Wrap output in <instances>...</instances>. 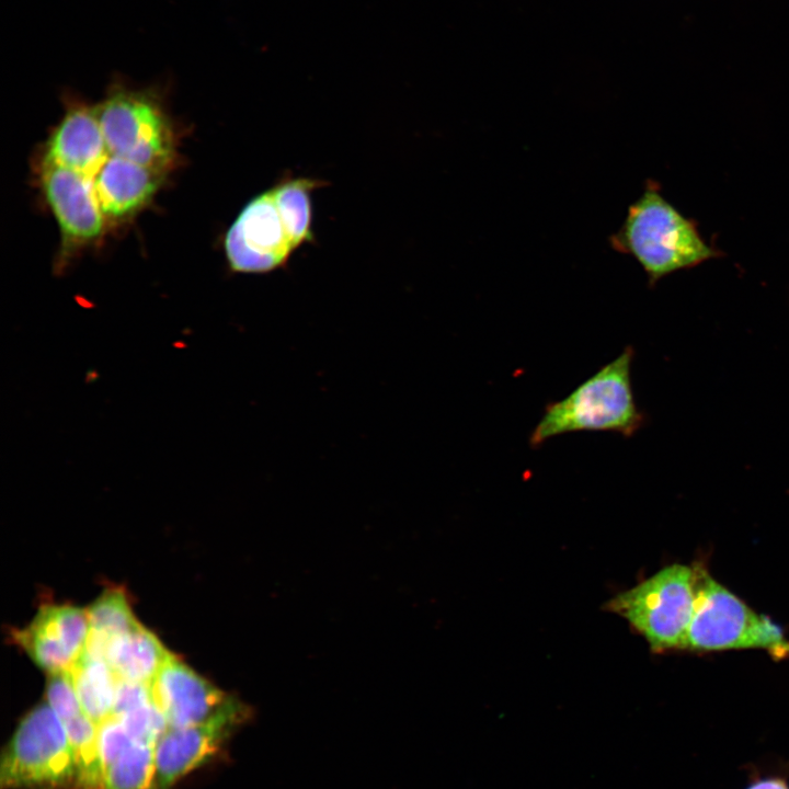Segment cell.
Instances as JSON below:
<instances>
[{
  "label": "cell",
  "mask_w": 789,
  "mask_h": 789,
  "mask_svg": "<svg viewBox=\"0 0 789 789\" xmlns=\"http://www.w3.org/2000/svg\"><path fill=\"white\" fill-rule=\"evenodd\" d=\"M744 789H789L788 768L753 770Z\"/></svg>",
  "instance_id": "603a6c76"
},
{
  "label": "cell",
  "mask_w": 789,
  "mask_h": 789,
  "mask_svg": "<svg viewBox=\"0 0 789 789\" xmlns=\"http://www.w3.org/2000/svg\"><path fill=\"white\" fill-rule=\"evenodd\" d=\"M133 742L156 745L169 728L159 707L151 701L119 718Z\"/></svg>",
  "instance_id": "d6986e66"
},
{
  "label": "cell",
  "mask_w": 789,
  "mask_h": 789,
  "mask_svg": "<svg viewBox=\"0 0 789 789\" xmlns=\"http://www.w3.org/2000/svg\"><path fill=\"white\" fill-rule=\"evenodd\" d=\"M171 654L158 637L139 622L110 643L105 661L118 678L151 685Z\"/></svg>",
  "instance_id": "5bb4252c"
},
{
  "label": "cell",
  "mask_w": 789,
  "mask_h": 789,
  "mask_svg": "<svg viewBox=\"0 0 789 789\" xmlns=\"http://www.w3.org/2000/svg\"><path fill=\"white\" fill-rule=\"evenodd\" d=\"M41 184L61 237L60 260L94 243L104 232L93 179L71 170L42 162Z\"/></svg>",
  "instance_id": "30bf717a"
},
{
  "label": "cell",
  "mask_w": 789,
  "mask_h": 789,
  "mask_svg": "<svg viewBox=\"0 0 789 789\" xmlns=\"http://www.w3.org/2000/svg\"><path fill=\"white\" fill-rule=\"evenodd\" d=\"M151 690L169 728L203 722L235 697L201 676L173 653L153 679Z\"/></svg>",
  "instance_id": "8fae6325"
},
{
  "label": "cell",
  "mask_w": 789,
  "mask_h": 789,
  "mask_svg": "<svg viewBox=\"0 0 789 789\" xmlns=\"http://www.w3.org/2000/svg\"><path fill=\"white\" fill-rule=\"evenodd\" d=\"M167 172L112 157L93 179L95 195L106 222H122L153 198Z\"/></svg>",
  "instance_id": "4fadbf2b"
},
{
  "label": "cell",
  "mask_w": 789,
  "mask_h": 789,
  "mask_svg": "<svg viewBox=\"0 0 789 789\" xmlns=\"http://www.w3.org/2000/svg\"><path fill=\"white\" fill-rule=\"evenodd\" d=\"M632 358L633 350L627 346L567 397L549 403L529 436V445L536 448L558 435L581 431L632 436L644 421L632 391Z\"/></svg>",
  "instance_id": "7a4b0ae2"
},
{
  "label": "cell",
  "mask_w": 789,
  "mask_h": 789,
  "mask_svg": "<svg viewBox=\"0 0 789 789\" xmlns=\"http://www.w3.org/2000/svg\"><path fill=\"white\" fill-rule=\"evenodd\" d=\"M82 711L96 724L112 714L118 682L108 663L82 655L71 670Z\"/></svg>",
  "instance_id": "2e32d148"
},
{
  "label": "cell",
  "mask_w": 789,
  "mask_h": 789,
  "mask_svg": "<svg viewBox=\"0 0 789 789\" xmlns=\"http://www.w3.org/2000/svg\"><path fill=\"white\" fill-rule=\"evenodd\" d=\"M249 716L247 705L233 697L203 722L168 728L156 743L155 789H171L183 776L209 761Z\"/></svg>",
  "instance_id": "ba28073f"
},
{
  "label": "cell",
  "mask_w": 789,
  "mask_h": 789,
  "mask_svg": "<svg viewBox=\"0 0 789 789\" xmlns=\"http://www.w3.org/2000/svg\"><path fill=\"white\" fill-rule=\"evenodd\" d=\"M695 605L687 648L693 650L766 649L789 655V642L778 626L755 614L737 596L695 568Z\"/></svg>",
  "instance_id": "8992f818"
},
{
  "label": "cell",
  "mask_w": 789,
  "mask_h": 789,
  "mask_svg": "<svg viewBox=\"0 0 789 789\" xmlns=\"http://www.w3.org/2000/svg\"><path fill=\"white\" fill-rule=\"evenodd\" d=\"M611 248L634 258L651 284L682 268L718 255L649 181L643 194L628 207L620 229L609 237Z\"/></svg>",
  "instance_id": "6da1fadb"
},
{
  "label": "cell",
  "mask_w": 789,
  "mask_h": 789,
  "mask_svg": "<svg viewBox=\"0 0 789 789\" xmlns=\"http://www.w3.org/2000/svg\"><path fill=\"white\" fill-rule=\"evenodd\" d=\"M695 579V568L674 563L614 596L605 608L626 619L653 651L686 649Z\"/></svg>",
  "instance_id": "277c9868"
},
{
  "label": "cell",
  "mask_w": 789,
  "mask_h": 789,
  "mask_svg": "<svg viewBox=\"0 0 789 789\" xmlns=\"http://www.w3.org/2000/svg\"><path fill=\"white\" fill-rule=\"evenodd\" d=\"M153 701L150 684L118 678L112 714L123 717L129 711Z\"/></svg>",
  "instance_id": "7402d4cb"
},
{
  "label": "cell",
  "mask_w": 789,
  "mask_h": 789,
  "mask_svg": "<svg viewBox=\"0 0 789 789\" xmlns=\"http://www.w3.org/2000/svg\"><path fill=\"white\" fill-rule=\"evenodd\" d=\"M45 694L46 701L62 722L83 712L75 689L71 671L48 674Z\"/></svg>",
  "instance_id": "ffe728a7"
},
{
  "label": "cell",
  "mask_w": 789,
  "mask_h": 789,
  "mask_svg": "<svg viewBox=\"0 0 789 789\" xmlns=\"http://www.w3.org/2000/svg\"><path fill=\"white\" fill-rule=\"evenodd\" d=\"M90 633L87 609L70 604H42L10 639L47 674L70 672L83 655Z\"/></svg>",
  "instance_id": "9c48e42d"
},
{
  "label": "cell",
  "mask_w": 789,
  "mask_h": 789,
  "mask_svg": "<svg viewBox=\"0 0 789 789\" xmlns=\"http://www.w3.org/2000/svg\"><path fill=\"white\" fill-rule=\"evenodd\" d=\"M76 770L64 722L47 701L19 722L0 762L1 789L73 788Z\"/></svg>",
  "instance_id": "5b68a950"
},
{
  "label": "cell",
  "mask_w": 789,
  "mask_h": 789,
  "mask_svg": "<svg viewBox=\"0 0 789 789\" xmlns=\"http://www.w3.org/2000/svg\"><path fill=\"white\" fill-rule=\"evenodd\" d=\"M64 724L76 770L73 789H104L105 773L98 743V724L84 712Z\"/></svg>",
  "instance_id": "e0dca14e"
},
{
  "label": "cell",
  "mask_w": 789,
  "mask_h": 789,
  "mask_svg": "<svg viewBox=\"0 0 789 789\" xmlns=\"http://www.w3.org/2000/svg\"><path fill=\"white\" fill-rule=\"evenodd\" d=\"M108 157L96 107L77 103L49 136L42 162L94 179Z\"/></svg>",
  "instance_id": "7c38bea8"
},
{
  "label": "cell",
  "mask_w": 789,
  "mask_h": 789,
  "mask_svg": "<svg viewBox=\"0 0 789 789\" xmlns=\"http://www.w3.org/2000/svg\"><path fill=\"white\" fill-rule=\"evenodd\" d=\"M156 745L133 742L107 768L104 789H155Z\"/></svg>",
  "instance_id": "ac0fdd59"
},
{
  "label": "cell",
  "mask_w": 789,
  "mask_h": 789,
  "mask_svg": "<svg viewBox=\"0 0 789 789\" xmlns=\"http://www.w3.org/2000/svg\"><path fill=\"white\" fill-rule=\"evenodd\" d=\"M224 249L235 273L265 274L287 264L298 248L272 187L241 209L226 232Z\"/></svg>",
  "instance_id": "52a82bcc"
},
{
  "label": "cell",
  "mask_w": 789,
  "mask_h": 789,
  "mask_svg": "<svg viewBox=\"0 0 789 789\" xmlns=\"http://www.w3.org/2000/svg\"><path fill=\"white\" fill-rule=\"evenodd\" d=\"M95 107L110 156L168 172L175 137L156 92L114 82Z\"/></svg>",
  "instance_id": "3957f363"
},
{
  "label": "cell",
  "mask_w": 789,
  "mask_h": 789,
  "mask_svg": "<svg viewBox=\"0 0 789 789\" xmlns=\"http://www.w3.org/2000/svg\"><path fill=\"white\" fill-rule=\"evenodd\" d=\"M98 743L104 773L129 747L133 740L122 720L113 714L98 724Z\"/></svg>",
  "instance_id": "44dd1931"
},
{
  "label": "cell",
  "mask_w": 789,
  "mask_h": 789,
  "mask_svg": "<svg viewBox=\"0 0 789 789\" xmlns=\"http://www.w3.org/2000/svg\"><path fill=\"white\" fill-rule=\"evenodd\" d=\"M87 611L90 633L83 655L88 658L105 661L110 643L139 624L129 596L121 586L106 587Z\"/></svg>",
  "instance_id": "9a60e30c"
}]
</instances>
